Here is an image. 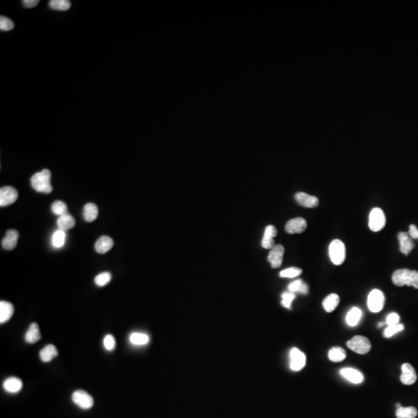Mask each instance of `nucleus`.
<instances>
[{"label":"nucleus","instance_id":"f257e3e1","mask_svg":"<svg viewBox=\"0 0 418 418\" xmlns=\"http://www.w3.org/2000/svg\"><path fill=\"white\" fill-rule=\"evenodd\" d=\"M77 259L71 253L53 259L46 266V274L48 281L56 289L75 291L80 286L76 276Z\"/></svg>","mask_w":418,"mask_h":418},{"label":"nucleus","instance_id":"f03ea898","mask_svg":"<svg viewBox=\"0 0 418 418\" xmlns=\"http://www.w3.org/2000/svg\"><path fill=\"white\" fill-rule=\"evenodd\" d=\"M26 298V286L19 280L8 279L0 284V309L1 310H8L20 305Z\"/></svg>","mask_w":418,"mask_h":418},{"label":"nucleus","instance_id":"7ed1b4c3","mask_svg":"<svg viewBox=\"0 0 418 418\" xmlns=\"http://www.w3.org/2000/svg\"><path fill=\"white\" fill-rule=\"evenodd\" d=\"M415 352V343L412 342L410 338H402L398 342L396 353H395L394 359H393V369L396 373H401V374H407V373L412 371L410 357Z\"/></svg>","mask_w":418,"mask_h":418},{"label":"nucleus","instance_id":"20e7f679","mask_svg":"<svg viewBox=\"0 0 418 418\" xmlns=\"http://www.w3.org/2000/svg\"><path fill=\"white\" fill-rule=\"evenodd\" d=\"M27 358H28V348L23 344H14L11 346L10 351L4 359V371L10 375L20 374L26 366Z\"/></svg>","mask_w":418,"mask_h":418},{"label":"nucleus","instance_id":"39448f33","mask_svg":"<svg viewBox=\"0 0 418 418\" xmlns=\"http://www.w3.org/2000/svg\"><path fill=\"white\" fill-rule=\"evenodd\" d=\"M170 367H171V362L166 355L153 353L148 357L143 364L142 373L144 378L150 381H156L169 372Z\"/></svg>","mask_w":418,"mask_h":418},{"label":"nucleus","instance_id":"423d86ee","mask_svg":"<svg viewBox=\"0 0 418 418\" xmlns=\"http://www.w3.org/2000/svg\"><path fill=\"white\" fill-rule=\"evenodd\" d=\"M85 336L89 341V344L99 346L110 342L113 338V329L110 328L108 323L103 319H99L96 322L91 323L87 327Z\"/></svg>","mask_w":418,"mask_h":418},{"label":"nucleus","instance_id":"0eeeda50","mask_svg":"<svg viewBox=\"0 0 418 418\" xmlns=\"http://www.w3.org/2000/svg\"><path fill=\"white\" fill-rule=\"evenodd\" d=\"M148 323V314L141 305H130L125 312V325L132 334H139L146 328Z\"/></svg>","mask_w":418,"mask_h":418},{"label":"nucleus","instance_id":"6e6552de","mask_svg":"<svg viewBox=\"0 0 418 418\" xmlns=\"http://www.w3.org/2000/svg\"><path fill=\"white\" fill-rule=\"evenodd\" d=\"M98 360L99 348L92 344H87L82 348L78 355V367L83 372H92L98 366Z\"/></svg>","mask_w":418,"mask_h":418},{"label":"nucleus","instance_id":"1a4fd4ad","mask_svg":"<svg viewBox=\"0 0 418 418\" xmlns=\"http://www.w3.org/2000/svg\"><path fill=\"white\" fill-rule=\"evenodd\" d=\"M77 13L90 17H99L106 11V3L103 0H77L73 4Z\"/></svg>","mask_w":418,"mask_h":418},{"label":"nucleus","instance_id":"9d476101","mask_svg":"<svg viewBox=\"0 0 418 418\" xmlns=\"http://www.w3.org/2000/svg\"><path fill=\"white\" fill-rule=\"evenodd\" d=\"M77 315L82 322L89 323V324L101 319H100L101 317L100 307L93 301L82 302L77 308Z\"/></svg>","mask_w":418,"mask_h":418},{"label":"nucleus","instance_id":"9b49d317","mask_svg":"<svg viewBox=\"0 0 418 418\" xmlns=\"http://www.w3.org/2000/svg\"><path fill=\"white\" fill-rule=\"evenodd\" d=\"M401 389L409 402H418V367H414L405 374Z\"/></svg>","mask_w":418,"mask_h":418},{"label":"nucleus","instance_id":"f8f14e48","mask_svg":"<svg viewBox=\"0 0 418 418\" xmlns=\"http://www.w3.org/2000/svg\"><path fill=\"white\" fill-rule=\"evenodd\" d=\"M21 35L13 27L6 23H1L0 26V44L3 46H14L20 44Z\"/></svg>","mask_w":418,"mask_h":418},{"label":"nucleus","instance_id":"ddd939ff","mask_svg":"<svg viewBox=\"0 0 418 418\" xmlns=\"http://www.w3.org/2000/svg\"><path fill=\"white\" fill-rule=\"evenodd\" d=\"M58 5L57 0H35L34 6L39 12H49Z\"/></svg>","mask_w":418,"mask_h":418},{"label":"nucleus","instance_id":"4468645a","mask_svg":"<svg viewBox=\"0 0 418 418\" xmlns=\"http://www.w3.org/2000/svg\"><path fill=\"white\" fill-rule=\"evenodd\" d=\"M142 418H167V412L164 408L151 409L149 412H146Z\"/></svg>","mask_w":418,"mask_h":418}]
</instances>
